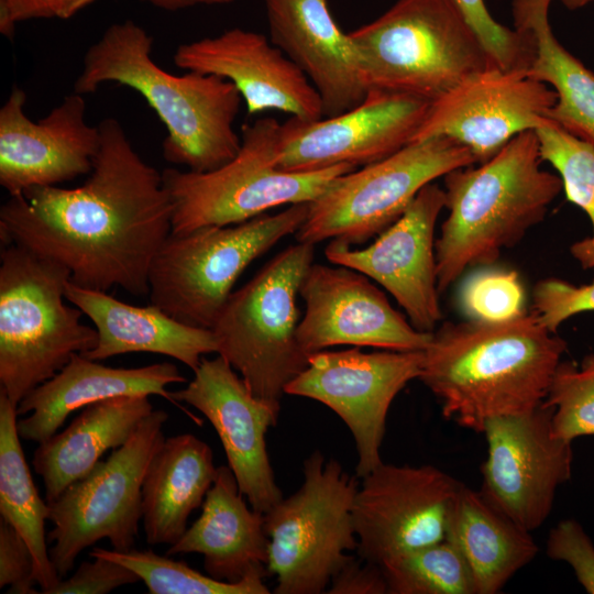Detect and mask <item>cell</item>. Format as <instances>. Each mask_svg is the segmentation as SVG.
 I'll use <instances>...</instances> for the list:
<instances>
[{
    "instance_id": "6da1fadb",
    "label": "cell",
    "mask_w": 594,
    "mask_h": 594,
    "mask_svg": "<svg viewBox=\"0 0 594 594\" xmlns=\"http://www.w3.org/2000/svg\"><path fill=\"white\" fill-rule=\"evenodd\" d=\"M98 128L100 146L86 182L10 196L0 209L1 243L62 264L77 286L142 297L151 263L172 233V200L162 173L141 158L117 119Z\"/></svg>"
},
{
    "instance_id": "7a4b0ae2",
    "label": "cell",
    "mask_w": 594,
    "mask_h": 594,
    "mask_svg": "<svg viewBox=\"0 0 594 594\" xmlns=\"http://www.w3.org/2000/svg\"><path fill=\"white\" fill-rule=\"evenodd\" d=\"M565 350L532 311L505 321H448L431 332L418 380L447 420L483 432L491 419L540 406Z\"/></svg>"
},
{
    "instance_id": "3957f363",
    "label": "cell",
    "mask_w": 594,
    "mask_h": 594,
    "mask_svg": "<svg viewBox=\"0 0 594 594\" xmlns=\"http://www.w3.org/2000/svg\"><path fill=\"white\" fill-rule=\"evenodd\" d=\"M153 38L131 20L110 25L86 52L74 91L94 94L107 82L144 97L167 130L163 156L193 172H209L231 161L241 138L233 124L242 97L229 80L188 72L174 75L151 57Z\"/></svg>"
},
{
    "instance_id": "277c9868",
    "label": "cell",
    "mask_w": 594,
    "mask_h": 594,
    "mask_svg": "<svg viewBox=\"0 0 594 594\" xmlns=\"http://www.w3.org/2000/svg\"><path fill=\"white\" fill-rule=\"evenodd\" d=\"M541 162L537 134L528 130L479 166L443 176L448 216L435 245L439 293L468 268L494 264L544 219L563 187Z\"/></svg>"
},
{
    "instance_id": "5b68a950",
    "label": "cell",
    "mask_w": 594,
    "mask_h": 594,
    "mask_svg": "<svg viewBox=\"0 0 594 594\" xmlns=\"http://www.w3.org/2000/svg\"><path fill=\"white\" fill-rule=\"evenodd\" d=\"M70 272L18 244L0 254V392L13 405L98 342L82 311L66 304Z\"/></svg>"
},
{
    "instance_id": "8992f818",
    "label": "cell",
    "mask_w": 594,
    "mask_h": 594,
    "mask_svg": "<svg viewBox=\"0 0 594 594\" xmlns=\"http://www.w3.org/2000/svg\"><path fill=\"white\" fill-rule=\"evenodd\" d=\"M349 35L367 90L433 102L466 77L493 67L453 0H398Z\"/></svg>"
},
{
    "instance_id": "52a82bcc",
    "label": "cell",
    "mask_w": 594,
    "mask_h": 594,
    "mask_svg": "<svg viewBox=\"0 0 594 594\" xmlns=\"http://www.w3.org/2000/svg\"><path fill=\"white\" fill-rule=\"evenodd\" d=\"M315 244L297 242L232 292L211 328L217 354L250 392L279 413L286 386L308 365L297 340V296L314 263Z\"/></svg>"
},
{
    "instance_id": "ba28073f",
    "label": "cell",
    "mask_w": 594,
    "mask_h": 594,
    "mask_svg": "<svg viewBox=\"0 0 594 594\" xmlns=\"http://www.w3.org/2000/svg\"><path fill=\"white\" fill-rule=\"evenodd\" d=\"M308 204L290 205L238 224L170 233L151 263V304L182 323L211 329L240 275L278 241L298 231Z\"/></svg>"
},
{
    "instance_id": "9c48e42d",
    "label": "cell",
    "mask_w": 594,
    "mask_h": 594,
    "mask_svg": "<svg viewBox=\"0 0 594 594\" xmlns=\"http://www.w3.org/2000/svg\"><path fill=\"white\" fill-rule=\"evenodd\" d=\"M280 123L263 118L242 129L241 146L228 163L209 172L166 168L164 187L173 205L172 233L245 222L268 209L310 202L338 176L356 167L292 173L277 167Z\"/></svg>"
},
{
    "instance_id": "30bf717a",
    "label": "cell",
    "mask_w": 594,
    "mask_h": 594,
    "mask_svg": "<svg viewBox=\"0 0 594 594\" xmlns=\"http://www.w3.org/2000/svg\"><path fill=\"white\" fill-rule=\"evenodd\" d=\"M301 486L264 514L268 537L267 572L277 594H319L353 556L352 519L359 487L334 459L316 450L305 460Z\"/></svg>"
},
{
    "instance_id": "8fae6325",
    "label": "cell",
    "mask_w": 594,
    "mask_h": 594,
    "mask_svg": "<svg viewBox=\"0 0 594 594\" xmlns=\"http://www.w3.org/2000/svg\"><path fill=\"white\" fill-rule=\"evenodd\" d=\"M474 164L473 153L450 138L409 143L333 179L308 204L296 240L316 245L331 239L361 245L393 224L426 185Z\"/></svg>"
},
{
    "instance_id": "7c38bea8",
    "label": "cell",
    "mask_w": 594,
    "mask_h": 594,
    "mask_svg": "<svg viewBox=\"0 0 594 594\" xmlns=\"http://www.w3.org/2000/svg\"><path fill=\"white\" fill-rule=\"evenodd\" d=\"M168 414L154 409L128 441L100 460L48 504L51 562L62 580L82 550L107 539L112 549H133L142 520V485L151 459L166 439Z\"/></svg>"
},
{
    "instance_id": "4fadbf2b",
    "label": "cell",
    "mask_w": 594,
    "mask_h": 594,
    "mask_svg": "<svg viewBox=\"0 0 594 594\" xmlns=\"http://www.w3.org/2000/svg\"><path fill=\"white\" fill-rule=\"evenodd\" d=\"M421 364L422 351L321 350L308 355L307 367L285 394L317 400L343 420L355 442V476L362 479L383 463L380 451L389 407L419 378Z\"/></svg>"
},
{
    "instance_id": "5bb4252c",
    "label": "cell",
    "mask_w": 594,
    "mask_h": 594,
    "mask_svg": "<svg viewBox=\"0 0 594 594\" xmlns=\"http://www.w3.org/2000/svg\"><path fill=\"white\" fill-rule=\"evenodd\" d=\"M487 455L481 465L482 495L525 530L549 517L558 488L572 474V442L557 437L552 407L485 424Z\"/></svg>"
},
{
    "instance_id": "9a60e30c",
    "label": "cell",
    "mask_w": 594,
    "mask_h": 594,
    "mask_svg": "<svg viewBox=\"0 0 594 594\" xmlns=\"http://www.w3.org/2000/svg\"><path fill=\"white\" fill-rule=\"evenodd\" d=\"M352 507L358 556L383 562L446 538L461 482L430 464L383 462L361 479Z\"/></svg>"
},
{
    "instance_id": "2e32d148",
    "label": "cell",
    "mask_w": 594,
    "mask_h": 594,
    "mask_svg": "<svg viewBox=\"0 0 594 594\" xmlns=\"http://www.w3.org/2000/svg\"><path fill=\"white\" fill-rule=\"evenodd\" d=\"M431 101L406 94L369 90L355 108L339 116L280 124L277 167L308 173L381 161L413 142Z\"/></svg>"
},
{
    "instance_id": "e0dca14e",
    "label": "cell",
    "mask_w": 594,
    "mask_h": 594,
    "mask_svg": "<svg viewBox=\"0 0 594 594\" xmlns=\"http://www.w3.org/2000/svg\"><path fill=\"white\" fill-rule=\"evenodd\" d=\"M443 208L444 190L430 183L372 244L352 249L331 240L326 257L374 279L396 299L417 330L432 332L442 318L435 230Z\"/></svg>"
},
{
    "instance_id": "ac0fdd59",
    "label": "cell",
    "mask_w": 594,
    "mask_h": 594,
    "mask_svg": "<svg viewBox=\"0 0 594 594\" xmlns=\"http://www.w3.org/2000/svg\"><path fill=\"white\" fill-rule=\"evenodd\" d=\"M299 296L306 310L298 323L297 340L308 355L345 344L424 351L431 338V332L417 330L394 309L366 275L346 266L312 263Z\"/></svg>"
},
{
    "instance_id": "d6986e66",
    "label": "cell",
    "mask_w": 594,
    "mask_h": 594,
    "mask_svg": "<svg viewBox=\"0 0 594 594\" xmlns=\"http://www.w3.org/2000/svg\"><path fill=\"white\" fill-rule=\"evenodd\" d=\"M556 101L554 90L526 72L488 67L433 101L413 142L450 138L481 164L519 133L535 130Z\"/></svg>"
},
{
    "instance_id": "ffe728a7",
    "label": "cell",
    "mask_w": 594,
    "mask_h": 594,
    "mask_svg": "<svg viewBox=\"0 0 594 594\" xmlns=\"http://www.w3.org/2000/svg\"><path fill=\"white\" fill-rule=\"evenodd\" d=\"M170 394L178 408L197 424L201 420L179 403L196 408L213 426L228 465L252 508L265 514L283 498L265 441L279 413L255 397L223 356L202 358L193 380Z\"/></svg>"
},
{
    "instance_id": "44dd1931",
    "label": "cell",
    "mask_w": 594,
    "mask_h": 594,
    "mask_svg": "<svg viewBox=\"0 0 594 594\" xmlns=\"http://www.w3.org/2000/svg\"><path fill=\"white\" fill-rule=\"evenodd\" d=\"M25 92L13 86L0 109V185L13 196L89 174L100 132L86 121L84 95H67L37 122L25 114Z\"/></svg>"
},
{
    "instance_id": "7402d4cb",
    "label": "cell",
    "mask_w": 594,
    "mask_h": 594,
    "mask_svg": "<svg viewBox=\"0 0 594 594\" xmlns=\"http://www.w3.org/2000/svg\"><path fill=\"white\" fill-rule=\"evenodd\" d=\"M173 58L180 69L231 81L250 116L276 110L305 121L323 118L310 80L261 33L233 28L179 45Z\"/></svg>"
},
{
    "instance_id": "603a6c76",
    "label": "cell",
    "mask_w": 594,
    "mask_h": 594,
    "mask_svg": "<svg viewBox=\"0 0 594 594\" xmlns=\"http://www.w3.org/2000/svg\"><path fill=\"white\" fill-rule=\"evenodd\" d=\"M271 42L318 91L323 118L359 106L367 95L356 48L326 0H264Z\"/></svg>"
},
{
    "instance_id": "cb8c5ba5",
    "label": "cell",
    "mask_w": 594,
    "mask_h": 594,
    "mask_svg": "<svg viewBox=\"0 0 594 594\" xmlns=\"http://www.w3.org/2000/svg\"><path fill=\"white\" fill-rule=\"evenodd\" d=\"M187 378L170 362L141 367H111L75 353L52 378L31 391L18 405L22 440L41 443L55 435L66 418L89 404L123 395H158L178 407L166 387Z\"/></svg>"
},
{
    "instance_id": "d4e9b609",
    "label": "cell",
    "mask_w": 594,
    "mask_h": 594,
    "mask_svg": "<svg viewBox=\"0 0 594 594\" xmlns=\"http://www.w3.org/2000/svg\"><path fill=\"white\" fill-rule=\"evenodd\" d=\"M244 497L230 466H218L200 516L166 554L199 553L206 573L222 582L266 578L268 537L264 514L249 508Z\"/></svg>"
},
{
    "instance_id": "484cf974",
    "label": "cell",
    "mask_w": 594,
    "mask_h": 594,
    "mask_svg": "<svg viewBox=\"0 0 594 594\" xmlns=\"http://www.w3.org/2000/svg\"><path fill=\"white\" fill-rule=\"evenodd\" d=\"M65 298L92 321L98 332L97 345L82 354L90 360L155 353L173 358L194 372L206 354L218 352L211 329L182 323L155 305H130L107 292L84 288L69 280Z\"/></svg>"
},
{
    "instance_id": "4316f807",
    "label": "cell",
    "mask_w": 594,
    "mask_h": 594,
    "mask_svg": "<svg viewBox=\"0 0 594 594\" xmlns=\"http://www.w3.org/2000/svg\"><path fill=\"white\" fill-rule=\"evenodd\" d=\"M154 410L148 395H123L87 405L61 432L38 443L32 459L52 503L86 476L105 452L123 446Z\"/></svg>"
},
{
    "instance_id": "83f0119b",
    "label": "cell",
    "mask_w": 594,
    "mask_h": 594,
    "mask_svg": "<svg viewBox=\"0 0 594 594\" xmlns=\"http://www.w3.org/2000/svg\"><path fill=\"white\" fill-rule=\"evenodd\" d=\"M216 472L210 446L195 435L164 440L150 461L142 485V525L147 543L172 546L183 536Z\"/></svg>"
},
{
    "instance_id": "f1b7e54d",
    "label": "cell",
    "mask_w": 594,
    "mask_h": 594,
    "mask_svg": "<svg viewBox=\"0 0 594 594\" xmlns=\"http://www.w3.org/2000/svg\"><path fill=\"white\" fill-rule=\"evenodd\" d=\"M446 539L468 563L476 594L498 593L539 551L531 532L463 483L451 504Z\"/></svg>"
},
{
    "instance_id": "f546056e",
    "label": "cell",
    "mask_w": 594,
    "mask_h": 594,
    "mask_svg": "<svg viewBox=\"0 0 594 594\" xmlns=\"http://www.w3.org/2000/svg\"><path fill=\"white\" fill-rule=\"evenodd\" d=\"M551 1H512L515 29L534 40L535 57L527 75L557 94L544 118L594 145V73L554 36L548 14Z\"/></svg>"
},
{
    "instance_id": "4dcf8cb0",
    "label": "cell",
    "mask_w": 594,
    "mask_h": 594,
    "mask_svg": "<svg viewBox=\"0 0 594 594\" xmlns=\"http://www.w3.org/2000/svg\"><path fill=\"white\" fill-rule=\"evenodd\" d=\"M16 406L0 392V515L24 538L35 560L41 593L61 580L51 562L45 520L50 508L33 482L18 432Z\"/></svg>"
},
{
    "instance_id": "1f68e13d",
    "label": "cell",
    "mask_w": 594,
    "mask_h": 594,
    "mask_svg": "<svg viewBox=\"0 0 594 594\" xmlns=\"http://www.w3.org/2000/svg\"><path fill=\"white\" fill-rule=\"evenodd\" d=\"M380 565L389 594H476L468 563L446 538Z\"/></svg>"
},
{
    "instance_id": "d6a6232c",
    "label": "cell",
    "mask_w": 594,
    "mask_h": 594,
    "mask_svg": "<svg viewBox=\"0 0 594 594\" xmlns=\"http://www.w3.org/2000/svg\"><path fill=\"white\" fill-rule=\"evenodd\" d=\"M90 557L116 561L138 574L150 594H268L264 578L249 576L237 583L218 581L194 570L184 561L152 550L118 551L94 548Z\"/></svg>"
},
{
    "instance_id": "836d02e7",
    "label": "cell",
    "mask_w": 594,
    "mask_h": 594,
    "mask_svg": "<svg viewBox=\"0 0 594 594\" xmlns=\"http://www.w3.org/2000/svg\"><path fill=\"white\" fill-rule=\"evenodd\" d=\"M542 162L559 173L566 199L588 217L594 234V145L548 118L535 129Z\"/></svg>"
},
{
    "instance_id": "e575fe53",
    "label": "cell",
    "mask_w": 594,
    "mask_h": 594,
    "mask_svg": "<svg viewBox=\"0 0 594 594\" xmlns=\"http://www.w3.org/2000/svg\"><path fill=\"white\" fill-rule=\"evenodd\" d=\"M543 403L552 407L557 437L573 442L594 436V351L581 363L560 362Z\"/></svg>"
},
{
    "instance_id": "d590c367",
    "label": "cell",
    "mask_w": 594,
    "mask_h": 594,
    "mask_svg": "<svg viewBox=\"0 0 594 594\" xmlns=\"http://www.w3.org/2000/svg\"><path fill=\"white\" fill-rule=\"evenodd\" d=\"M524 302V286L514 270H479L466 277L459 292L460 308L470 320H509L526 311Z\"/></svg>"
},
{
    "instance_id": "8d00e7d4",
    "label": "cell",
    "mask_w": 594,
    "mask_h": 594,
    "mask_svg": "<svg viewBox=\"0 0 594 594\" xmlns=\"http://www.w3.org/2000/svg\"><path fill=\"white\" fill-rule=\"evenodd\" d=\"M483 45L491 65L506 72H528L535 45L529 33L509 29L490 13L485 0H453Z\"/></svg>"
},
{
    "instance_id": "74e56055",
    "label": "cell",
    "mask_w": 594,
    "mask_h": 594,
    "mask_svg": "<svg viewBox=\"0 0 594 594\" xmlns=\"http://www.w3.org/2000/svg\"><path fill=\"white\" fill-rule=\"evenodd\" d=\"M531 311L549 331L556 333L569 318L594 311V280L574 285L556 277L541 279L534 288Z\"/></svg>"
},
{
    "instance_id": "f35d334b",
    "label": "cell",
    "mask_w": 594,
    "mask_h": 594,
    "mask_svg": "<svg viewBox=\"0 0 594 594\" xmlns=\"http://www.w3.org/2000/svg\"><path fill=\"white\" fill-rule=\"evenodd\" d=\"M546 552L552 560L566 562L584 590L594 594V544L576 520L563 519L550 530Z\"/></svg>"
},
{
    "instance_id": "ab89813d",
    "label": "cell",
    "mask_w": 594,
    "mask_h": 594,
    "mask_svg": "<svg viewBox=\"0 0 594 594\" xmlns=\"http://www.w3.org/2000/svg\"><path fill=\"white\" fill-rule=\"evenodd\" d=\"M67 579H62L47 594H106L140 580L131 569L106 558L90 557Z\"/></svg>"
},
{
    "instance_id": "60d3db41",
    "label": "cell",
    "mask_w": 594,
    "mask_h": 594,
    "mask_svg": "<svg viewBox=\"0 0 594 594\" xmlns=\"http://www.w3.org/2000/svg\"><path fill=\"white\" fill-rule=\"evenodd\" d=\"M35 560L24 538L0 520V587L10 594H35Z\"/></svg>"
},
{
    "instance_id": "b9f144b4",
    "label": "cell",
    "mask_w": 594,
    "mask_h": 594,
    "mask_svg": "<svg viewBox=\"0 0 594 594\" xmlns=\"http://www.w3.org/2000/svg\"><path fill=\"white\" fill-rule=\"evenodd\" d=\"M327 593L386 594L387 584L380 564L352 557L332 576Z\"/></svg>"
},
{
    "instance_id": "7bdbcfd3",
    "label": "cell",
    "mask_w": 594,
    "mask_h": 594,
    "mask_svg": "<svg viewBox=\"0 0 594 594\" xmlns=\"http://www.w3.org/2000/svg\"><path fill=\"white\" fill-rule=\"evenodd\" d=\"M58 16V0H0V31L11 37L15 23Z\"/></svg>"
},
{
    "instance_id": "ee69618b",
    "label": "cell",
    "mask_w": 594,
    "mask_h": 594,
    "mask_svg": "<svg viewBox=\"0 0 594 594\" xmlns=\"http://www.w3.org/2000/svg\"><path fill=\"white\" fill-rule=\"evenodd\" d=\"M572 257L584 268H594V234L570 246Z\"/></svg>"
},
{
    "instance_id": "f6af8a7d",
    "label": "cell",
    "mask_w": 594,
    "mask_h": 594,
    "mask_svg": "<svg viewBox=\"0 0 594 594\" xmlns=\"http://www.w3.org/2000/svg\"><path fill=\"white\" fill-rule=\"evenodd\" d=\"M158 8L175 11L196 4H226L233 0H143Z\"/></svg>"
},
{
    "instance_id": "bcb514c9",
    "label": "cell",
    "mask_w": 594,
    "mask_h": 594,
    "mask_svg": "<svg viewBox=\"0 0 594 594\" xmlns=\"http://www.w3.org/2000/svg\"><path fill=\"white\" fill-rule=\"evenodd\" d=\"M96 0H58V16L68 19Z\"/></svg>"
},
{
    "instance_id": "7dc6e473",
    "label": "cell",
    "mask_w": 594,
    "mask_h": 594,
    "mask_svg": "<svg viewBox=\"0 0 594 594\" xmlns=\"http://www.w3.org/2000/svg\"><path fill=\"white\" fill-rule=\"evenodd\" d=\"M558 1H560L564 7H566L570 10H575V9L582 8L586 4L594 2V0H558Z\"/></svg>"
}]
</instances>
